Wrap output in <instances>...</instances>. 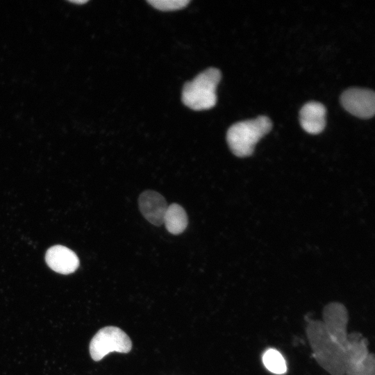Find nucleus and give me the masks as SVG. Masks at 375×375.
Listing matches in <instances>:
<instances>
[{"label":"nucleus","mask_w":375,"mask_h":375,"mask_svg":"<svg viewBox=\"0 0 375 375\" xmlns=\"http://www.w3.org/2000/svg\"><path fill=\"white\" fill-rule=\"evenodd\" d=\"M272 126L270 119L264 115L233 124L226 133L231 151L239 157L251 155L256 144L271 130Z\"/></svg>","instance_id":"obj_1"},{"label":"nucleus","mask_w":375,"mask_h":375,"mask_svg":"<svg viewBox=\"0 0 375 375\" xmlns=\"http://www.w3.org/2000/svg\"><path fill=\"white\" fill-rule=\"evenodd\" d=\"M221 72L210 67L186 83L182 91V101L194 110L210 109L217 102L216 88L221 79Z\"/></svg>","instance_id":"obj_2"},{"label":"nucleus","mask_w":375,"mask_h":375,"mask_svg":"<svg viewBox=\"0 0 375 375\" xmlns=\"http://www.w3.org/2000/svg\"><path fill=\"white\" fill-rule=\"evenodd\" d=\"M132 342L128 335L117 326L101 328L92 338L90 353L94 361H99L110 352L128 353Z\"/></svg>","instance_id":"obj_3"},{"label":"nucleus","mask_w":375,"mask_h":375,"mask_svg":"<svg viewBox=\"0 0 375 375\" xmlns=\"http://www.w3.org/2000/svg\"><path fill=\"white\" fill-rule=\"evenodd\" d=\"M342 106L352 115L360 118L372 117L375 111V95L373 90L351 88L341 95Z\"/></svg>","instance_id":"obj_4"},{"label":"nucleus","mask_w":375,"mask_h":375,"mask_svg":"<svg viewBox=\"0 0 375 375\" xmlns=\"http://www.w3.org/2000/svg\"><path fill=\"white\" fill-rule=\"evenodd\" d=\"M138 206L140 212L149 222L155 226L163 224L168 205L162 194L153 190H145L138 198Z\"/></svg>","instance_id":"obj_5"},{"label":"nucleus","mask_w":375,"mask_h":375,"mask_svg":"<svg viewBox=\"0 0 375 375\" xmlns=\"http://www.w3.org/2000/svg\"><path fill=\"white\" fill-rule=\"evenodd\" d=\"M45 260L52 270L62 274L74 272L80 263L77 255L72 250L60 244L47 249Z\"/></svg>","instance_id":"obj_6"},{"label":"nucleus","mask_w":375,"mask_h":375,"mask_svg":"<svg viewBox=\"0 0 375 375\" xmlns=\"http://www.w3.org/2000/svg\"><path fill=\"white\" fill-rule=\"evenodd\" d=\"M326 108L317 101L306 103L299 112L300 124L308 133L317 134L323 131L326 124Z\"/></svg>","instance_id":"obj_7"},{"label":"nucleus","mask_w":375,"mask_h":375,"mask_svg":"<svg viewBox=\"0 0 375 375\" xmlns=\"http://www.w3.org/2000/svg\"><path fill=\"white\" fill-rule=\"evenodd\" d=\"M188 216L184 208L178 203L168 206L163 223L168 232L173 235L183 233L188 226Z\"/></svg>","instance_id":"obj_8"},{"label":"nucleus","mask_w":375,"mask_h":375,"mask_svg":"<svg viewBox=\"0 0 375 375\" xmlns=\"http://www.w3.org/2000/svg\"><path fill=\"white\" fill-rule=\"evenodd\" d=\"M262 361L265 366L272 373L281 374L287 370L283 357L276 350H267L263 355Z\"/></svg>","instance_id":"obj_9"},{"label":"nucleus","mask_w":375,"mask_h":375,"mask_svg":"<svg viewBox=\"0 0 375 375\" xmlns=\"http://www.w3.org/2000/svg\"><path fill=\"white\" fill-rule=\"evenodd\" d=\"M155 8L160 10H175L185 8L189 3V0H148Z\"/></svg>","instance_id":"obj_10"}]
</instances>
